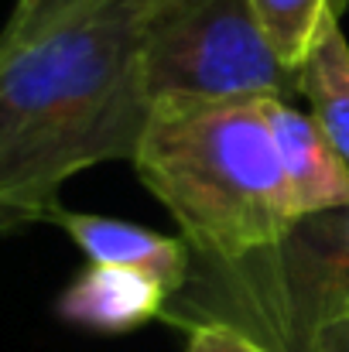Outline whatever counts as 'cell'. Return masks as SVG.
I'll return each mask as SVG.
<instances>
[{"label": "cell", "instance_id": "cell-7", "mask_svg": "<svg viewBox=\"0 0 349 352\" xmlns=\"http://www.w3.org/2000/svg\"><path fill=\"white\" fill-rule=\"evenodd\" d=\"M171 291L147 274L86 263L76 280L59 294L55 311L62 322L100 332V336H127L147 322L165 318Z\"/></svg>", "mask_w": 349, "mask_h": 352}, {"label": "cell", "instance_id": "cell-10", "mask_svg": "<svg viewBox=\"0 0 349 352\" xmlns=\"http://www.w3.org/2000/svg\"><path fill=\"white\" fill-rule=\"evenodd\" d=\"M96 0H14V10L0 31V58L62 28L65 21L89 10Z\"/></svg>", "mask_w": 349, "mask_h": 352}, {"label": "cell", "instance_id": "cell-12", "mask_svg": "<svg viewBox=\"0 0 349 352\" xmlns=\"http://www.w3.org/2000/svg\"><path fill=\"white\" fill-rule=\"evenodd\" d=\"M302 352H349V315L322 329Z\"/></svg>", "mask_w": 349, "mask_h": 352}, {"label": "cell", "instance_id": "cell-5", "mask_svg": "<svg viewBox=\"0 0 349 352\" xmlns=\"http://www.w3.org/2000/svg\"><path fill=\"white\" fill-rule=\"evenodd\" d=\"M264 113L295 216L302 219L349 206V168L315 117L284 100H264Z\"/></svg>", "mask_w": 349, "mask_h": 352}, {"label": "cell", "instance_id": "cell-11", "mask_svg": "<svg viewBox=\"0 0 349 352\" xmlns=\"http://www.w3.org/2000/svg\"><path fill=\"white\" fill-rule=\"evenodd\" d=\"M185 336H189L185 352H271L257 339L236 332L230 325H195Z\"/></svg>", "mask_w": 349, "mask_h": 352}, {"label": "cell", "instance_id": "cell-6", "mask_svg": "<svg viewBox=\"0 0 349 352\" xmlns=\"http://www.w3.org/2000/svg\"><path fill=\"white\" fill-rule=\"evenodd\" d=\"M72 236V243L86 253L89 263L103 267H123L154 277L171 291V298L185 287L189 270H192V250L182 236L154 233L137 223H123L110 216H93V212H72V209H55L52 219Z\"/></svg>", "mask_w": 349, "mask_h": 352}, {"label": "cell", "instance_id": "cell-2", "mask_svg": "<svg viewBox=\"0 0 349 352\" xmlns=\"http://www.w3.org/2000/svg\"><path fill=\"white\" fill-rule=\"evenodd\" d=\"M130 164L192 260H243L298 223L264 100H158Z\"/></svg>", "mask_w": 349, "mask_h": 352}, {"label": "cell", "instance_id": "cell-9", "mask_svg": "<svg viewBox=\"0 0 349 352\" xmlns=\"http://www.w3.org/2000/svg\"><path fill=\"white\" fill-rule=\"evenodd\" d=\"M308 113L349 168V41L343 28L329 34L298 69Z\"/></svg>", "mask_w": 349, "mask_h": 352}, {"label": "cell", "instance_id": "cell-8", "mask_svg": "<svg viewBox=\"0 0 349 352\" xmlns=\"http://www.w3.org/2000/svg\"><path fill=\"white\" fill-rule=\"evenodd\" d=\"M349 0H250V10L284 65L302 69L312 52L336 34Z\"/></svg>", "mask_w": 349, "mask_h": 352}, {"label": "cell", "instance_id": "cell-4", "mask_svg": "<svg viewBox=\"0 0 349 352\" xmlns=\"http://www.w3.org/2000/svg\"><path fill=\"white\" fill-rule=\"evenodd\" d=\"M140 79L151 103H288V96H302L298 69L284 65L271 48L250 0H189L147 21Z\"/></svg>", "mask_w": 349, "mask_h": 352}, {"label": "cell", "instance_id": "cell-13", "mask_svg": "<svg viewBox=\"0 0 349 352\" xmlns=\"http://www.w3.org/2000/svg\"><path fill=\"white\" fill-rule=\"evenodd\" d=\"M120 3L130 7L137 17L154 21L158 14H165V10H171V7H178V3H189V0H120Z\"/></svg>", "mask_w": 349, "mask_h": 352}, {"label": "cell", "instance_id": "cell-1", "mask_svg": "<svg viewBox=\"0 0 349 352\" xmlns=\"http://www.w3.org/2000/svg\"><path fill=\"white\" fill-rule=\"evenodd\" d=\"M144 28L120 0H96L0 58V236L48 223L72 175L134 161L151 117Z\"/></svg>", "mask_w": 349, "mask_h": 352}, {"label": "cell", "instance_id": "cell-3", "mask_svg": "<svg viewBox=\"0 0 349 352\" xmlns=\"http://www.w3.org/2000/svg\"><path fill=\"white\" fill-rule=\"evenodd\" d=\"M349 315V206L302 216L274 246L243 260H192L168 301L175 329L230 325L271 352H302Z\"/></svg>", "mask_w": 349, "mask_h": 352}]
</instances>
